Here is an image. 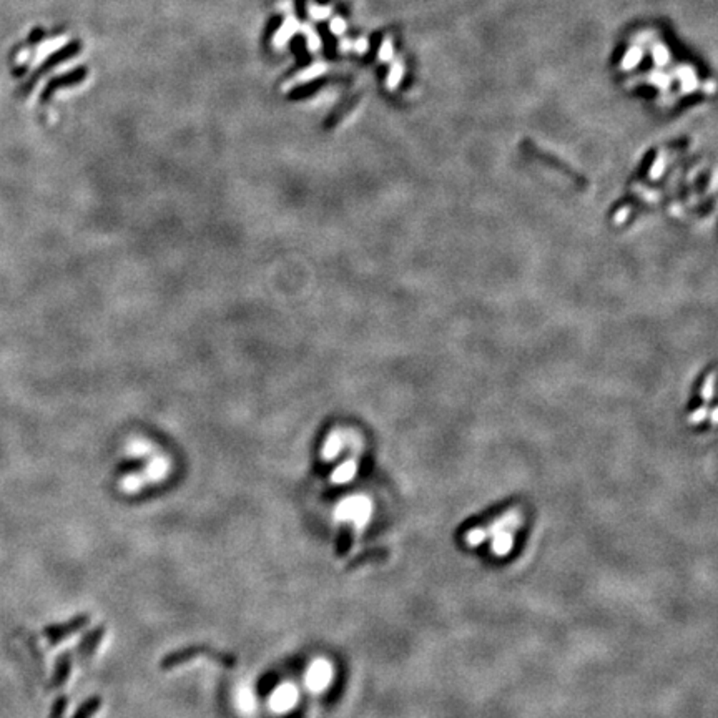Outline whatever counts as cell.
I'll return each instance as SVG.
<instances>
[{"label":"cell","instance_id":"obj_1","mask_svg":"<svg viewBox=\"0 0 718 718\" xmlns=\"http://www.w3.org/2000/svg\"><path fill=\"white\" fill-rule=\"evenodd\" d=\"M201 657L220 665L221 668H228V670H233V668L238 667V659L233 654H230V652L220 650V648L206 644H193L175 648V650L165 654L160 659V662H158V668L161 672H172L178 667H183V665L193 662V660L201 659Z\"/></svg>","mask_w":718,"mask_h":718},{"label":"cell","instance_id":"obj_2","mask_svg":"<svg viewBox=\"0 0 718 718\" xmlns=\"http://www.w3.org/2000/svg\"><path fill=\"white\" fill-rule=\"evenodd\" d=\"M90 622H92L90 614H79V615H75V617H72L70 620H67V622L47 626L42 630V634L47 639L48 645H50V647H55V645L62 644L63 640L70 639L72 635L82 632L85 627L90 626Z\"/></svg>","mask_w":718,"mask_h":718},{"label":"cell","instance_id":"obj_3","mask_svg":"<svg viewBox=\"0 0 718 718\" xmlns=\"http://www.w3.org/2000/svg\"><path fill=\"white\" fill-rule=\"evenodd\" d=\"M107 632L108 628L105 627V624H100L82 637V640L77 645V657H79L80 664H88L97 655L101 642L107 637Z\"/></svg>","mask_w":718,"mask_h":718},{"label":"cell","instance_id":"obj_4","mask_svg":"<svg viewBox=\"0 0 718 718\" xmlns=\"http://www.w3.org/2000/svg\"><path fill=\"white\" fill-rule=\"evenodd\" d=\"M72 667H74V654H72L70 650L63 652V654H60L59 657H57L55 665H54V673H52L50 685H48V687L54 688V690L62 688L63 685L68 681V679H70Z\"/></svg>","mask_w":718,"mask_h":718},{"label":"cell","instance_id":"obj_5","mask_svg":"<svg viewBox=\"0 0 718 718\" xmlns=\"http://www.w3.org/2000/svg\"><path fill=\"white\" fill-rule=\"evenodd\" d=\"M352 532H355V526H352L351 522H343V524H341L338 537H336L335 549V554L338 559L344 557V555L350 552L352 544Z\"/></svg>","mask_w":718,"mask_h":718},{"label":"cell","instance_id":"obj_6","mask_svg":"<svg viewBox=\"0 0 718 718\" xmlns=\"http://www.w3.org/2000/svg\"><path fill=\"white\" fill-rule=\"evenodd\" d=\"M103 705V699L100 695H92L75 710V713L72 718H95L97 713L101 710Z\"/></svg>","mask_w":718,"mask_h":718},{"label":"cell","instance_id":"obj_7","mask_svg":"<svg viewBox=\"0 0 718 718\" xmlns=\"http://www.w3.org/2000/svg\"><path fill=\"white\" fill-rule=\"evenodd\" d=\"M510 549H512V535L509 534V530L507 529L497 530V532L494 534V541H492L494 552H496L497 555H506L510 552Z\"/></svg>","mask_w":718,"mask_h":718},{"label":"cell","instance_id":"obj_8","mask_svg":"<svg viewBox=\"0 0 718 718\" xmlns=\"http://www.w3.org/2000/svg\"><path fill=\"white\" fill-rule=\"evenodd\" d=\"M68 704H70V700H68L67 695L57 697L54 705H52L50 717L48 718H63L65 712H67V708H68Z\"/></svg>","mask_w":718,"mask_h":718},{"label":"cell","instance_id":"obj_9","mask_svg":"<svg viewBox=\"0 0 718 718\" xmlns=\"http://www.w3.org/2000/svg\"><path fill=\"white\" fill-rule=\"evenodd\" d=\"M293 32H295V22H293V20H286L285 26L281 27V30H279L278 34H277V37H275V42H277V46H278V43H285L286 40L290 39V35L293 34Z\"/></svg>","mask_w":718,"mask_h":718},{"label":"cell","instance_id":"obj_10","mask_svg":"<svg viewBox=\"0 0 718 718\" xmlns=\"http://www.w3.org/2000/svg\"><path fill=\"white\" fill-rule=\"evenodd\" d=\"M484 539H486L484 530L474 529V530H470V532L468 534V542L470 544V546H477V544H481L482 541H484Z\"/></svg>","mask_w":718,"mask_h":718},{"label":"cell","instance_id":"obj_11","mask_svg":"<svg viewBox=\"0 0 718 718\" xmlns=\"http://www.w3.org/2000/svg\"><path fill=\"white\" fill-rule=\"evenodd\" d=\"M323 70H324L323 65H315V68H311V70L304 72V74H301V77H299V79H301V80H304V79H311V77H315V75L321 74Z\"/></svg>","mask_w":718,"mask_h":718},{"label":"cell","instance_id":"obj_12","mask_svg":"<svg viewBox=\"0 0 718 718\" xmlns=\"http://www.w3.org/2000/svg\"><path fill=\"white\" fill-rule=\"evenodd\" d=\"M343 28H344V23H343V20H341V19H336L335 22L331 23V30L336 32V34H341V32H343Z\"/></svg>","mask_w":718,"mask_h":718},{"label":"cell","instance_id":"obj_13","mask_svg":"<svg viewBox=\"0 0 718 718\" xmlns=\"http://www.w3.org/2000/svg\"><path fill=\"white\" fill-rule=\"evenodd\" d=\"M326 12L324 9H315V7H311V15H313L315 19H324L326 17Z\"/></svg>","mask_w":718,"mask_h":718}]
</instances>
